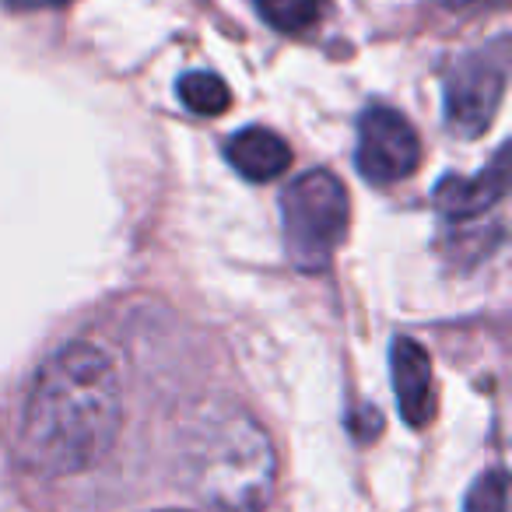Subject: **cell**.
Returning a JSON list of instances; mask_svg holds the SVG:
<instances>
[{"label":"cell","mask_w":512,"mask_h":512,"mask_svg":"<svg viewBox=\"0 0 512 512\" xmlns=\"http://www.w3.org/2000/svg\"><path fill=\"white\" fill-rule=\"evenodd\" d=\"M120 376L99 344L71 341L39 365L22 411V456L43 477H71L113 449Z\"/></svg>","instance_id":"6da1fadb"},{"label":"cell","mask_w":512,"mask_h":512,"mask_svg":"<svg viewBox=\"0 0 512 512\" xmlns=\"http://www.w3.org/2000/svg\"><path fill=\"white\" fill-rule=\"evenodd\" d=\"M179 481L211 512H264L278 488L267 428L235 404H211L179 435Z\"/></svg>","instance_id":"7a4b0ae2"},{"label":"cell","mask_w":512,"mask_h":512,"mask_svg":"<svg viewBox=\"0 0 512 512\" xmlns=\"http://www.w3.org/2000/svg\"><path fill=\"white\" fill-rule=\"evenodd\" d=\"M351 200L344 183L327 169H309L281 193V232L295 271L320 274L348 235Z\"/></svg>","instance_id":"3957f363"},{"label":"cell","mask_w":512,"mask_h":512,"mask_svg":"<svg viewBox=\"0 0 512 512\" xmlns=\"http://www.w3.org/2000/svg\"><path fill=\"white\" fill-rule=\"evenodd\" d=\"M505 95V57L502 53L474 50L449 64L442 81L446 99V127L463 141H474L491 127Z\"/></svg>","instance_id":"277c9868"},{"label":"cell","mask_w":512,"mask_h":512,"mask_svg":"<svg viewBox=\"0 0 512 512\" xmlns=\"http://www.w3.org/2000/svg\"><path fill=\"white\" fill-rule=\"evenodd\" d=\"M355 165L365 183L393 186L414 176L421 165V137L404 113L390 106H369L358 120Z\"/></svg>","instance_id":"5b68a950"},{"label":"cell","mask_w":512,"mask_h":512,"mask_svg":"<svg viewBox=\"0 0 512 512\" xmlns=\"http://www.w3.org/2000/svg\"><path fill=\"white\" fill-rule=\"evenodd\" d=\"M390 376L400 418L411 428H425L435 418V376L432 358L414 337H397L390 344Z\"/></svg>","instance_id":"8992f818"},{"label":"cell","mask_w":512,"mask_h":512,"mask_svg":"<svg viewBox=\"0 0 512 512\" xmlns=\"http://www.w3.org/2000/svg\"><path fill=\"white\" fill-rule=\"evenodd\" d=\"M509 193V165H505V148L495 155V162L484 165L474 176H446L439 179L432 200L449 221H470L488 214Z\"/></svg>","instance_id":"52a82bcc"},{"label":"cell","mask_w":512,"mask_h":512,"mask_svg":"<svg viewBox=\"0 0 512 512\" xmlns=\"http://www.w3.org/2000/svg\"><path fill=\"white\" fill-rule=\"evenodd\" d=\"M225 158L242 179L249 183H271V179L285 176L292 165V148L281 134L267 127H246L239 134L228 137Z\"/></svg>","instance_id":"ba28073f"},{"label":"cell","mask_w":512,"mask_h":512,"mask_svg":"<svg viewBox=\"0 0 512 512\" xmlns=\"http://www.w3.org/2000/svg\"><path fill=\"white\" fill-rule=\"evenodd\" d=\"M176 92H179V102L197 116H221L228 106H232V92H228V85L211 71L183 74L179 85H176Z\"/></svg>","instance_id":"9c48e42d"},{"label":"cell","mask_w":512,"mask_h":512,"mask_svg":"<svg viewBox=\"0 0 512 512\" xmlns=\"http://www.w3.org/2000/svg\"><path fill=\"white\" fill-rule=\"evenodd\" d=\"M256 11L274 32L285 36H302L313 25H320L327 4L323 0H256Z\"/></svg>","instance_id":"30bf717a"},{"label":"cell","mask_w":512,"mask_h":512,"mask_svg":"<svg viewBox=\"0 0 512 512\" xmlns=\"http://www.w3.org/2000/svg\"><path fill=\"white\" fill-rule=\"evenodd\" d=\"M463 512H509V484H505V470H488L481 474L467 491Z\"/></svg>","instance_id":"8fae6325"},{"label":"cell","mask_w":512,"mask_h":512,"mask_svg":"<svg viewBox=\"0 0 512 512\" xmlns=\"http://www.w3.org/2000/svg\"><path fill=\"white\" fill-rule=\"evenodd\" d=\"M11 11H39V8H64L71 0H0Z\"/></svg>","instance_id":"7c38bea8"},{"label":"cell","mask_w":512,"mask_h":512,"mask_svg":"<svg viewBox=\"0 0 512 512\" xmlns=\"http://www.w3.org/2000/svg\"><path fill=\"white\" fill-rule=\"evenodd\" d=\"M446 8H467V4H477V0H442Z\"/></svg>","instance_id":"4fadbf2b"}]
</instances>
